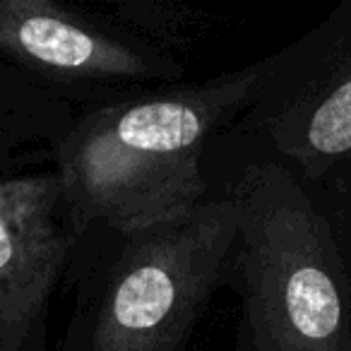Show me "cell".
Wrapping results in <instances>:
<instances>
[{
  "mask_svg": "<svg viewBox=\"0 0 351 351\" xmlns=\"http://www.w3.org/2000/svg\"><path fill=\"white\" fill-rule=\"evenodd\" d=\"M260 68L202 87L99 108L58 149L63 205L75 231L92 221L132 236L202 205L207 135L253 99Z\"/></svg>",
  "mask_w": 351,
  "mask_h": 351,
  "instance_id": "6da1fadb",
  "label": "cell"
},
{
  "mask_svg": "<svg viewBox=\"0 0 351 351\" xmlns=\"http://www.w3.org/2000/svg\"><path fill=\"white\" fill-rule=\"evenodd\" d=\"M231 200L255 344L263 351H351L339 255L301 188L282 166H253Z\"/></svg>",
  "mask_w": 351,
  "mask_h": 351,
  "instance_id": "7a4b0ae2",
  "label": "cell"
},
{
  "mask_svg": "<svg viewBox=\"0 0 351 351\" xmlns=\"http://www.w3.org/2000/svg\"><path fill=\"white\" fill-rule=\"evenodd\" d=\"M236 236L231 197L128 236L89 351H173L215 289Z\"/></svg>",
  "mask_w": 351,
  "mask_h": 351,
  "instance_id": "3957f363",
  "label": "cell"
},
{
  "mask_svg": "<svg viewBox=\"0 0 351 351\" xmlns=\"http://www.w3.org/2000/svg\"><path fill=\"white\" fill-rule=\"evenodd\" d=\"M58 176L0 181V351H22L68 260Z\"/></svg>",
  "mask_w": 351,
  "mask_h": 351,
  "instance_id": "277c9868",
  "label": "cell"
},
{
  "mask_svg": "<svg viewBox=\"0 0 351 351\" xmlns=\"http://www.w3.org/2000/svg\"><path fill=\"white\" fill-rule=\"evenodd\" d=\"M0 51L32 68L80 80H135L147 60L49 0H0Z\"/></svg>",
  "mask_w": 351,
  "mask_h": 351,
  "instance_id": "5b68a950",
  "label": "cell"
},
{
  "mask_svg": "<svg viewBox=\"0 0 351 351\" xmlns=\"http://www.w3.org/2000/svg\"><path fill=\"white\" fill-rule=\"evenodd\" d=\"M272 137L311 178L351 156V60L289 106L272 125Z\"/></svg>",
  "mask_w": 351,
  "mask_h": 351,
  "instance_id": "8992f818",
  "label": "cell"
}]
</instances>
